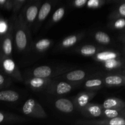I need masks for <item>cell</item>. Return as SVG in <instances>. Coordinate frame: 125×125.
Returning <instances> with one entry per match:
<instances>
[{
	"instance_id": "cell-1",
	"label": "cell",
	"mask_w": 125,
	"mask_h": 125,
	"mask_svg": "<svg viewBox=\"0 0 125 125\" xmlns=\"http://www.w3.org/2000/svg\"><path fill=\"white\" fill-rule=\"evenodd\" d=\"M11 32L6 33L0 42V62L9 57L12 52V40Z\"/></svg>"
},
{
	"instance_id": "cell-2",
	"label": "cell",
	"mask_w": 125,
	"mask_h": 125,
	"mask_svg": "<svg viewBox=\"0 0 125 125\" xmlns=\"http://www.w3.org/2000/svg\"><path fill=\"white\" fill-rule=\"evenodd\" d=\"M2 69L6 72V73L13 76V77H17L18 74V72H17V67L14 61L9 57L4 58L0 62Z\"/></svg>"
},
{
	"instance_id": "cell-3",
	"label": "cell",
	"mask_w": 125,
	"mask_h": 125,
	"mask_svg": "<svg viewBox=\"0 0 125 125\" xmlns=\"http://www.w3.org/2000/svg\"><path fill=\"white\" fill-rule=\"evenodd\" d=\"M56 108L65 113H70L73 110V104L69 100L65 98L59 99L55 103Z\"/></svg>"
},
{
	"instance_id": "cell-4",
	"label": "cell",
	"mask_w": 125,
	"mask_h": 125,
	"mask_svg": "<svg viewBox=\"0 0 125 125\" xmlns=\"http://www.w3.org/2000/svg\"><path fill=\"white\" fill-rule=\"evenodd\" d=\"M15 43L19 50H24L27 45V37L23 29H18L15 34Z\"/></svg>"
},
{
	"instance_id": "cell-5",
	"label": "cell",
	"mask_w": 125,
	"mask_h": 125,
	"mask_svg": "<svg viewBox=\"0 0 125 125\" xmlns=\"http://www.w3.org/2000/svg\"><path fill=\"white\" fill-rule=\"evenodd\" d=\"M19 99V95L13 90H7L0 92V101L15 102Z\"/></svg>"
},
{
	"instance_id": "cell-6",
	"label": "cell",
	"mask_w": 125,
	"mask_h": 125,
	"mask_svg": "<svg viewBox=\"0 0 125 125\" xmlns=\"http://www.w3.org/2000/svg\"><path fill=\"white\" fill-rule=\"evenodd\" d=\"M52 73L51 68L48 66H40V67H37L34 70L33 74L34 76L38 78H45L50 76Z\"/></svg>"
},
{
	"instance_id": "cell-7",
	"label": "cell",
	"mask_w": 125,
	"mask_h": 125,
	"mask_svg": "<svg viewBox=\"0 0 125 125\" xmlns=\"http://www.w3.org/2000/svg\"><path fill=\"white\" fill-rule=\"evenodd\" d=\"M37 103L34 99H29L23 106V112L26 115H31L35 111Z\"/></svg>"
},
{
	"instance_id": "cell-8",
	"label": "cell",
	"mask_w": 125,
	"mask_h": 125,
	"mask_svg": "<svg viewBox=\"0 0 125 125\" xmlns=\"http://www.w3.org/2000/svg\"><path fill=\"white\" fill-rule=\"evenodd\" d=\"M85 73L83 70H75L70 72L67 75V78L70 81H76L83 79L85 77Z\"/></svg>"
},
{
	"instance_id": "cell-9",
	"label": "cell",
	"mask_w": 125,
	"mask_h": 125,
	"mask_svg": "<svg viewBox=\"0 0 125 125\" xmlns=\"http://www.w3.org/2000/svg\"><path fill=\"white\" fill-rule=\"evenodd\" d=\"M51 4L48 2H46V3L43 4L40 8V11H39V18L40 20H43L46 18L50 12L51 10Z\"/></svg>"
},
{
	"instance_id": "cell-10",
	"label": "cell",
	"mask_w": 125,
	"mask_h": 125,
	"mask_svg": "<svg viewBox=\"0 0 125 125\" xmlns=\"http://www.w3.org/2000/svg\"><path fill=\"white\" fill-rule=\"evenodd\" d=\"M38 13V8L35 6H32L27 9L26 18L29 21H33L36 18Z\"/></svg>"
},
{
	"instance_id": "cell-11",
	"label": "cell",
	"mask_w": 125,
	"mask_h": 125,
	"mask_svg": "<svg viewBox=\"0 0 125 125\" xmlns=\"http://www.w3.org/2000/svg\"><path fill=\"white\" fill-rule=\"evenodd\" d=\"M72 90V86L65 82L59 83L57 85V93L60 95L69 92Z\"/></svg>"
},
{
	"instance_id": "cell-12",
	"label": "cell",
	"mask_w": 125,
	"mask_h": 125,
	"mask_svg": "<svg viewBox=\"0 0 125 125\" xmlns=\"http://www.w3.org/2000/svg\"><path fill=\"white\" fill-rule=\"evenodd\" d=\"M95 39L97 40L98 42H99L100 43H104L107 44L109 43L111 41V39H110L109 36L107 35V34H106L104 32H98L95 34Z\"/></svg>"
},
{
	"instance_id": "cell-13",
	"label": "cell",
	"mask_w": 125,
	"mask_h": 125,
	"mask_svg": "<svg viewBox=\"0 0 125 125\" xmlns=\"http://www.w3.org/2000/svg\"><path fill=\"white\" fill-rule=\"evenodd\" d=\"M106 84L109 85H120L123 83V79L118 76H110L105 79Z\"/></svg>"
},
{
	"instance_id": "cell-14",
	"label": "cell",
	"mask_w": 125,
	"mask_h": 125,
	"mask_svg": "<svg viewBox=\"0 0 125 125\" xmlns=\"http://www.w3.org/2000/svg\"><path fill=\"white\" fill-rule=\"evenodd\" d=\"M117 57V54L113 52H103L98 54V59L102 61H107L109 59H115Z\"/></svg>"
},
{
	"instance_id": "cell-15",
	"label": "cell",
	"mask_w": 125,
	"mask_h": 125,
	"mask_svg": "<svg viewBox=\"0 0 125 125\" xmlns=\"http://www.w3.org/2000/svg\"><path fill=\"white\" fill-rule=\"evenodd\" d=\"M96 51V48L93 45H86V46H83L81 50V53L84 55H87V56L94 54Z\"/></svg>"
},
{
	"instance_id": "cell-16",
	"label": "cell",
	"mask_w": 125,
	"mask_h": 125,
	"mask_svg": "<svg viewBox=\"0 0 125 125\" xmlns=\"http://www.w3.org/2000/svg\"><path fill=\"white\" fill-rule=\"evenodd\" d=\"M77 40L78 39L76 35H72V36H69L65 39L62 42V44L64 47H69V46L75 44L76 43Z\"/></svg>"
},
{
	"instance_id": "cell-17",
	"label": "cell",
	"mask_w": 125,
	"mask_h": 125,
	"mask_svg": "<svg viewBox=\"0 0 125 125\" xmlns=\"http://www.w3.org/2000/svg\"><path fill=\"white\" fill-rule=\"evenodd\" d=\"M51 42L48 39H42L39 40L35 45L36 48L39 50H44L50 46Z\"/></svg>"
},
{
	"instance_id": "cell-18",
	"label": "cell",
	"mask_w": 125,
	"mask_h": 125,
	"mask_svg": "<svg viewBox=\"0 0 125 125\" xmlns=\"http://www.w3.org/2000/svg\"><path fill=\"white\" fill-rule=\"evenodd\" d=\"M65 10L63 7L58 9L52 15V20L54 22H57L62 19V17L64 15Z\"/></svg>"
},
{
	"instance_id": "cell-19",
	"label": "cell",
	"mask_w": 125,
	"mask_h": 125,
	"mask_svg": "<svg viewBox=\"0 0 125 125\" xmlns=\"http://www.w3.org/2000/svg\"><path fill=\"white\" fill-rule=\"evenodd\" d=\"M44 83H45V81L44 79H43V78H38V77L33 78L30 81L31 85L35 88L40 87L43 85Z\"/></svg>"
},
{
	"instance_id": "cell-20",
	"label": "cell",
	"mask_w": 125,
	"mask_h": 125,
	"mask_svg": "<svg viewBox=\"0 0 125 125\" xmlns=\"http://www.w3.org/2000/svg\"><path fill=\"white\" fill-rule=\"evenodd\" d=\"M118 104V102L115 99H112L109 98L106 100V101L104 102L103 103V106L104 108L106 109H110L112 108V107H115Z\"/></svg>"
},
{
	"instance_id": "cell-21",
	"label": "cell",
	"mask_w": 125,
	"mask_h": 125,
	"mask_svg": "<svg viewBox=\"0 0 125 125\" xmlns=\"http://www.w3.org/2000/svg\"><path fill=\"white\" fill-rule=\"evenodd\" d=\"M89 111L94 117H99L101 114V111L98 106H92L89 108Z\"/></svg>"
},
{
	"instance_id": "cell-22",
	"label": "cell",
	"mask_w": 125,
	"mask_h": 125,
	"mask_svg": "<svg viewBox=\"0 0 125 125\" xmlns=\"http://www.w3.org/2000/svg\"><path fill=\"white\" fill-rule=\"evenodd\" d=\"M101 84H102L101 80L98 79H95L87 81L85 83V86L87 87H92L100 86L101 85Z\"/></svg>"
},
{
	"instance_id": "cell-23",
	"label": "cell",
	"mask_w": 125,
	"mask_h": 125,
	"mask_svg": "<svg viewBox=\"0 0 125 125\" xmlns=\"http://www.w3.org/2000/svg\"><path fill=\"white\" fill-rule=\"evenodd\" d=\"M8 31V25L7 22L0 17V35L6 34Z\"/></svg>"
},
{
	"instance_id": "cell-24",
	"label": "cell",
	"mask_w": 125,
	"mask_h": 125,
	"mask_svg": "<svg viewBox=\"0 0 125 125\" xmlns=\"http://www.w3.org/2000/svg\"><path fill=\"white\" fill-rule=\"evenodd\" d=\"M109 125H125V120L120 117H114L110 120Z\"/></svg>"
},
{
	"instance_id": "cell-25",
	"label": "cell",
	"mask_w": 125,
	"mask_h": 125,
	"mask_svg": "<svg viewBox=\"0 0 125 125\" xmlns=\"http://www.w3.org/2000/svg\"><path fill=\"white\" fill-rule=\"evenodd\" d=\"M104 114L106 116L109 118H114V117H117L118 115V112L117 111L114 109H106L104 111Z\"/></svg>"
},
{
	"instance_id": "cell-26",
	"label": "cell",
	"mask_w": 125,
	"mask_h": 125,
	"mask_svg": "<svg viewBox=\"0 0 125 125\" xmlns=\"http://www.w3.org/2000/svg\"><path fill=\"white\" fill-rule=\"evenodd\" d=\"M88 100H89V97H88L87 95H83L78 98V103H79V104L80 106H84L87 103Z\"/></svg>"
},
{
	"instance_id": "cell-27",
	"label": "cell",
	"mask_w": 125,
	"mask_h": 125,
	"mask_svg": "<svg viewBox=\"0 0 125 125\" xmlns=\"http://www.w3.org/2000/svg\"><path fill=\"white\" fill-rule=\"evenodd\" d=\"M114 26L117 29H122L125 26V20L123 18H120L115 21Z\"/></svg>"
},
{
	"instance_id": "cell-28",
	"label": "cell",
	"mask_w": 125,
	"mask_h": 125,
	"mask_svg": "<svg viewBox=\"0 0 125 125\" xmlns=\"http://www.w3.org/2000/svg\"><path fill=\"white\" fill-rule=\"evenodd\" d=\"M117 61H115L114 59H109L106 61V67L107 68H114V67H115L117 65Z\"/></svg>"
},
{
	"instance_id": "cell-29",
	"label": "cell",
	"mask_w": 125,
	"mask_h": 125,
	"mask_svg": "<svg viewBox=\"0 0 125 125\" xmlns=\"http://www.w3.org/2000/svg\"><path fill=\"white\" fill-rule=\"evenodd\" d=\"M87 0H75L74 4L77 7H81L86 3Z\"/></svg>"
},
{
	"instance_id": "cell-30",
	"label": "cell",
	"mask_w": 125,
	"mask_h": 125,
	"mask_svg": "<svg viewBox=\"0 0 125 125\" xmlns=\"http://www.w3.org/2000/svg\"><path fill=\"white\" fill-rule=\"evenodd\" d=\"M118 10H119L120 13L122 15L125 17V3L122 4L120 6L119 9H118Z\"/></svg>"
},
{
	"instance_id": "cell-31",
	"label": "cell",
	"mask_w": 125,
	"mask_h": 125,
	"mask_svg": "<svg viewBox=\"0 0 125 125\" xmlns=\"http://www.w3.org/2000/svg\"><path fill=\"white\" fill-rule=\"evenodd\" d=\"M6 83V78L4 75L0 73V87H2Z\"/></svg>"
},
{
	"instance_id": "cell-32",
	"label": "cell",
	"mask_w": 125,
	"mask_h": 125,
	"mask_svg": "<svg viewBox=\"0 0 125 125\" xmlns=\"http://www.w3.org/2000/svg\"><path fill=\"white\" fill-rule=\"evenodd\" d=\"M98 4V0H90L89 1V6L90 7H96Z\"/></svg>"
},
{
	"instance_id": "cell-33",
	"label": "cell",
	"mask_w": 125,
	"mask_h": 125,
	"mask_svg": "<svg viewBox=\"0 0 125 125\" xmlns=\"http://www.w3.org/2000/svg\"><path fill=\"white\" fill-rule=\"evenodd\" d=\"M7 0H0V5L1 6H4L6 3Z\"/></svg>"
},
{
	"instance_id": "cell-34",
	"label": "cell",
	"mask_w": 125,
	"mask_h": 125,
	"mask_svg": "<svg viewBox=\"0 0 125 125\" xmlns=\"http://www.w3.org/2000/svg\"><path fill=\"white\" fill-rule=\"evenodd\" d=\"M18 1H23V0H18Z\"/></svg>"
}]
</instances>
